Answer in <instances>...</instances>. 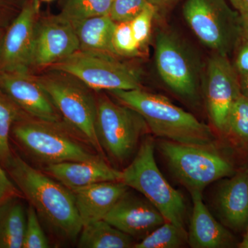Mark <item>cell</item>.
Listing matches in <instances>:
<instances>
[{
    "mask_svg": "<svg viewBox=\"0 0 248 248\" xmlns=\"http://www.w3.org/2000/svg\"><path fill=\"white\" fill-rule=\"evenodd\" d=\"M3 203H4V202H0V207H1V204H2Z\"/></svg>",
    "mask_w": 248,
    "mask_h": 248,
    "instance_id": "cell-41",
    "label": "cell"
},
{
    "mask_svg": "<svg viewBox=\"0 0 248 248\" xmlns=\"http://www.w3.org/2000/svg\"><path fill=\"white\" fill-rule=\"evenodd\" d=\"M112 44L116 55L120 56H138L141 51L134 37L130 22L116 23Z\"/></svg>",
    "mask_w": 248,
    "mask_h": 248,
    "instance_id": "cell-27",
    "label": "cell"
},
{
    "mask_svg": "<svg viewBox=\"0 0 248 248\" xmlns=\"http://www.w3.org/2000/svg\"><path fill=\"white\" fill-rule=\"evenodd\" d=\"M50 247L35 209L29 205L27 210V221L22 248Z\"/></svg>",
    "mask_w": 248,
    "mask_h": 248,
    "instance_id": "cell-28",
    "label": "cell"
},
{
    "mask_svg": "<svg viewBox=\"0 0 248 248\" xmlns=\"http://www.w3.org/2000/svg\"><path fill=\"white\" fill-rule=\"evenodd\" d=\"M149 4L147 0H113L109 16L115 23L130 22Z\"/></svg>",
    "mask_w": 248,
    "mask_h": 248,
    "instance_id": "cell-30",
    "label": "cell"
},
{
    "mask_svg": "<svg viewBox=\"0 0 248 248\" xmlns=\"http://www.w3.org/2000/svg\"><path fill=\"white\" fill-rule=\"evenodd\" d=\"M39 11V0H28L6 29L1 48L0 71L30 72Z\"/></svg>",
    "mask_w": 248,
    "mask_h": 248,
    "instance_id": "cell-12",
    "label": "cell"
},
{
    "mask_svg": "<svg viewBox=\"0 0 248 248\" xmlns=\"http://www.w3.org/2000/svg\"><path fill=\"white\" fill-rule=\"evenodd\" d=\"M120 181L143 195L166 221L185 228V200L159 170L155 159V141L152 137L142 140L132 162L121 171Z\"/></svg>",
    "mask_w": 248,
    "mask_h": 248,
    "instance_id": "cell-3",
    "label": "cell"
},
{
    "mask_svg": "<svg viewBox=\"0 0 248 248\" xmlns=\"http://www.w3.org/2000/svg\"><path fill=\"white\" fill-rule=\"evenodd\" d=\"M134 245L131 236L102 219L83 226L78 246L80 248H128Z\"/></svg>",
    "mask_w": 248,
    "mask_h": 248,
    "instance_id": "cell-21",
    "label": "cell"
},
{
    "mask_svg": "<svg viewBox=\"0 0 248 248\" xmlns=\"http://www.w3.org/2000/svg\"><path fill=\"white\" fill-rule=\"evenodd\" d=\"M24 117L22 110L0 89V164L5 169L14 155L9 143L13 126Z\"/></svg>",
    "mask_w": 248,
    "mask_h": 248,
    "instance_id": "cell-23",
    "label": "cell"
},
{
    "mask_svg": "<svg viewBox=\"0 0 248 248\" xmlns=\"http://www.w3.org/2000/svg\"><path fill=\"white\" fill-rule=\"evenodd\" d=\"M27 213L17 197L0 207V248H22Z\"/></svg>",
    "mask_w": 248,
    "mask_h": 248,
    "instance_id": "cell-22",
    "label": "cell"
},
{
    "mask_svg": "<svg viewBox=\"0 0 248 248\" xmlns=\"http://www.w3.org/2000/svg\"><path fill=\"white\" fill-rule=\"evenodd\" d=\"M36 76L54 105L70 126L97 152L103 153L96 132L97 100L92 89L63 72Z\"/></svg>",
    "mask_w": 248,
    "mask_h": 248,
    "instance_id": "cell-4",
    "label": "cell"
},
{
    "mask_svg": "<svg viewBox=\"0 0 248 248\" xmlns=\"http://www.w3.org/2000/svg\"><path fill=\"white\" fill-rule=\"evenodd\" d=\"M193 209L187 232V244L193 248L231 247L234 237L214 218L205 206L202 192H190Z\"/></svg>",
    "mask_w": 248,
    "mask_h": 248,
    "instance_id": "cell-18",
    "label": "cell"
},
{
    "mask_svg": "<svg viewBox=\"0 0 248 248\" xmlns=\"http://www.w3.org/2000/svg\"><path fill=\"white\" fill-rule=\"evenodd\" d=\"M238 13H248V0H228Z\"/></svg>",
    "mask_w": 248,
    "mask_h": 248,
    "instance_id": "cell-34",
    "label": "cell"
},
{
    "mask_svg": "<svg viewBox=\"0 0 248 248\" xmlns=\"http://www.w3.org/2000/svg\"><path fill=\"white\" fill-rule=\"evenodd\" d=\"M173 175L189 192H203L210 184L234 172L229 161L213 147L184 144L161 140L158 144Z\"/></svg>",
    "mask_w": 248,
    "mask_h": 248,
    "instance_id": "cell-7",
    "label": "cell"
},
{
    "mask_svg": "<svg viewBox=\"0 0 248 248\" xmlns=\"http://www.w3.org/2000/svg\"><path fill=\"white\" fill-rule=\"evenodd\" d=\"M156 10V8L153 5H147L146 7L130 22L134 37L141 49L146 46L149 40Z\"/></svg>",
    "mask_w": 248,
    "mask_h": 248,
    "instance_id": "cell-29",
    "label": "cell"
},
{
    "mask_svg": "<svg viewBox=\"0 0 248 248\" xmlns=\"http://www.w3.org/2000/svg\"><path fill=\"white\" fill-rule=\"evenodd\" d=\"M20 193L0 164V202H4L9 199L17 197Z\"/></svg>",
    "mask_w": 248,
    "mask_h": 248,
    "instance_id": "cell-32",
    "label": "cell"
},
{
    "mask_svg": "<svg viewBox=\"0 0 248 248\" xmlns=\"http://www.w3.org/2000/svg\"><path fill=\"white\" fill-rule=\"evenodd\" d=\"M79 39L80 49L116 55L112 38L116 23L109 16L71 22Z\"/></svg>",
    "mask_w": 248,
    "mask_h": 248,
    "instance_id": "cell-20",
    "label": "cell"
},
{
    "mask_svg": "<svg viewBox=\"0 0 248 248\" xmlns=\"http://www.w3.org/2000/svg\"><path fill=\"white\" fill-rule=\"evenodd\" d=\"M239 247L241 248H248V225L247 231H246V234H245L244 238H243L242 241L240 243Z\"/></svg>",
    "mask_w": 248,
    "mask_h": 248,
    "instance_id": "cell-38",
    "label": "cell"
},
{
    "mask_svg": "<svg viewBox=\"0 0 248 248\" xmlns=\"http://www.w3.org/2000/svg\"><path fill=\"white\" fill-rule=\"evenodd\" d=\"M147 1L157 9V8L164 7L171 4L174 0H147Z\"/></svg>",
    "mask_w": 248,
    "mask_h": 248,
    "instance_id": "cell-37",
    "label": "cell"
},
{
    "mask_svg": "<svg viewBox=\"0 0 248 248\" xmlns=\"http://www.w3.org/2000/svg\"><path fill=\"white\" fill-rule=\"evenodd\" d=\"M234 67L239 76L248 73V40L243 37L237 48Z\"/></svg>",
    "mask_w": 248,
    "mask_h": 248,
    "instance_id": "cell-33",
    "label": "cell"
},
{
    "mask_svg": "<svg viewBox=\"0 0 248 248\" xmlns=\"http://www.w3.org/2000/svg\"><path fill=\"white\" fill-rule=\"evenodd\" d=\"M242 24L244 37L248 40V13H239Z\"/></svg>",
    "mask_w": 248,
    "mask_h": 248,
    "instance_id": "cell-36",
    "label": "cell"
},
{
    "mask_svg": "<svg viewBox=\"0 0 248 248\" xmlns=\"http://www.w3.org/2000/svg\"><path fill=\"white\" fill-rule=\"evenodd\" d=\"M6 169L41 219L60 237L76 241L83 226L72 191L18 155H13Z\"/></svg>",
    "mask_w": 248,
    "mask_h": 248,
    "instance_id": "cell-1",
    "label": "cell"
},
{
    "mask_svg": "<svg viewBox=\"0 0 248 248\" xmlns=\"http://www.w3.org/2000/svg\"><path fill=\"white\" fill-rule=\"evenodd\" d=\"M120 182H103L71 190L82 226L104 219L114 205L128 191Z\"/></svg>",
    "mask_w": 248,
    "mask_h": 248,
    "instance_id": "cell-16",
    "label": "cell"
},
{
    "mask_svg": "<svg viewBox=\"0 0 248 248\" xmlns=\"http://www.w3.org/2000/svg\"><path fill=\"white\" fill-rule=\"evenodd\" d=\"M104 220L125 234L140 240L166 221L149 201L131 195L128 191Z\"/></svg>",
    "mask_w": 248,
    "mask_h": 248,
    "instance_id": "cell-15",
    "label": "cell"
},
{
    "mask_svg": "<svg viewBox=\"0 0 248 248\" xmlns=\"http://www.w3.org/2000/svg\"><path fill=\"white\" fill-rule=\"evenodd\" d=\"M203 93L213 126L221 133L227 131L230 111L241 94L239 74L227 55L215 53L209 60Z\"/></svg>",
    "mask_w": 248,
    "mask_h": 248,
    "instance_id": "cell-11",
    "label": "cell"
},
{
    "mask_svg": "<svg viewBox=\"0 0 248 248\" xmlns=\"http://www.w3.org/2000/svg\"><path fill=\"white\" fill-rule=\"evenodd\" d=\"M218 210L228 224L241 229L248 225V169L224 181L217 194Z\"/></svg>",
    "mask_w": 248,
    "mask_h": 248,
    "instance_id": "cell-19",
    "label": "cell"
},
{
    "mask_svg": "<svg viewBox=\"0 0 248 248\" xmlns=\"http://www.w3.org/2000/svg\"><path fill=\"white\" fill-rule=\"evenodd\" d=\"M123 105L138 112L149 131L162 140L196 146L213 147V131L195 116L161 94L141 89L110 91Z\"/></svg>",
    "mask_w": 248,
    "mask_h": 248,
    "instance_id": "cell-2",
    "label": "cell"
},
{
    "mask_svg": "<svg viewBox=\"0 0 248 248\" xmlns=\"http://www.w3.org/2000/svg\"><path fill=\"white\" fill-rule=\"evenodd\" d=\"M42 1H53V0H42Z\"/></svg>",
    "mask_w": 248,
    "mask_h": 248,
    "instance_id": "cell-40",
    "label": "cell"
},
{
    "mask_svg": "<svg viewBox=\"0 0 248 248\" xmlns=\"http://www.w3.org/2000/svg\"><path fill=\"white\" fill-rule=\"evenodd\" d=\"M239 84L241 94L248 98V73L239 76Z\"/></svg>",
    "mask_w": 248,
    "mask_h": 248,
    "instance_id": "cell-35",
    "label": "cell"
},
{
    "mask_svg": "<svg viewBox=\"0 0 248 248\" xmlns=\"http://www.w3.org/2000/svg\"><path fill=\"white\" fill-rule=\"evenodd\" d=\"M0 89L29 117L60 123V112L30 72L0 71Z\"/></svg>",
    "mask_w": 248,
    "mask_h": 248,
    "instance_id": "cell-14",
    "label": "cell"
},
{
    "mask_svg": "<svg viewBox=\"0 0 248 248\" xmlns=\"http://www.w3.org/2000/svg\"><path fill=\"white\" fill-rule=\"evenodd\" d=\"M6 32V29H0V60H1V48H2L3 40Z\"/></svg>",
    "mask_w": 248,
    "mask_h": 248,
    "instance_id": "cell-39",
    "label": "cell"
},
{
    "mask_svg": "<svg viewBox=\"0 0 248 248\" xmlns=\"http://www.w3.org/2000/svg\"><path fill=\"white\" fill-rule=\"evenodd\" d=\"M187 244L185 228L165 221L134 245V248H179Z\"/></svg>",
    "mask_w": 248,
    "mask_h": 248,
    "instance_id": "cell-24",
    "label": "cell"
},
{
    "mask_svg": "<svg viewBox=\"0 0 248 248\" xmlns=\"http://www.w3.org/2000/svg\"><path fill=\"white\" fill-rule=\"evenodd\" d=\"M45 172L70 190L96 183L120 181L121 173V171L111 168L99 156L88 161L46 165Z\"/></svg>",
    "mask_w": 248,
    "mask_h": 248,
    "instance_id": "cell-17",
    "label": "cell"
},
{
    "mask_svg": "<svg viewBox=\"0 0 248 248\" xmlns=\"http://www.w3.org/2000/svg\"><path fill=\"white\" fill-rule=\"evenodd\" d=\"M227 130L244 141H248V98L239 96L228 115Z\"/></svg>",
    "mask_w": 248,
    "mask_h": 248,
    "instance_id": "cell-26",
    "label": "cell"
},
{
    "mask_svg": "<svg viewBox=\"0 0 248 248\" xmlns=\"http://www.w3.org/2000/svg\"><path fill=\"white\" fill-rule=\"evenodd\" d=\"M183 15L196 37L215 53L229 56L244 37L239 13L225 0H186Z\"/></svg>",
    "mask_w": 248,
    "mask_h": 248,
    "instance_id": "cell-6",
    "label": "cell"
},
{
    "mask_svg": "<svg viewBox=\"0 0 248 248\" xmlns=\"http://www.w3.org/2000/svg\"><path fill=\"white\" fill-rule=\"evenodd\" d=\"M80 50L73 24L61 14L37 21L32 68H45Z\"/></svg>",
    "mask_w": 248,
    "mask_h": 248,
    "instance_id": "cell-13",
    "label": "cell"
},
{
    "mask_svg": "<svg viewBox=\"0 0 248 248\" xmlns=\"http://www.w3.org/2000/svg\"><path fill=\"white\" fill-rule=\"evenodd\" d=\"M113 0H66L61 13L70 22L109 16Z\"/></svg>",
    "mask_w": 248,
    "mask_h": 248,
    "instance_id": "cell-25",
    "label": "cell"
},
{
    "mask_svg": "<svg viewBox=\"0 0 248 248\" xmlns=\"http://www.w3.org/2000/svg\"><path fill=\"white\" fill-rule=\"evenodd\" d=\"M23 117L13 126V136L32 157L46 165L97 158L81 141L58 125Z\"/></svg>",
    "mask_w": 248,
    "mask_h": 248,
    "instance_id": "cell-5",
    "label": "cell"
},
{
    "mask_svg": "<svg viewBox=\"0 0 248 248\" xmlns=\"http://www.w3.org/2000/svg\"><path fill=\"white\" fill-rule=\"evenodd\" d=\"M28 0H0V29H6Z\"/></svg>",
    "mask_w": 248,
    "mask_h": 248,
    "instance_id": "cell-31",
    "label": "cell"
},
{
    "mask_svg": "<svg viewBox=\"0 0 248 248\" xmlns=\"http://www.w3.org/2000/svg\"><path fill=\"white\" fill-rule=\"evenodd\" d=\"M96 132L102 151L123 164L138 151L140 140L150 131L138 112L103 96L97 101Z\"/></svg>",
    "mask_w": 248,
    "mask_h": 248,
    "instance_id": "cell-9",
    "label": "cell"
},
{
    "mask_svg": "<svg viewBox=\"0 0 248 248\" xmlns=\"http://www.w3.org/2000/svg\"><path fill=\"white\" fill-rule=\"evenodd\" d=\"M114 56L80 49L48 68L75 77L93 91L141 89L138 72Z\"/></svg>",
    "mask_w": 248,
    "mask_h": 248,
    "instance_id": "cell-8",
    "label": "cell"
},
{
    "mask_svg": "<svg viewBox=\"0 0 248 248\" xmlns=\"http://www.w3.org/2000/svg\"><path fill=\"white\" fill-rule=\"evenodd\" d=\"M156 68L164 84L187 100L198 95L199 74L190 54L175 36L161 32L155 45Z\"/></svg>",
    "mask_w": 248,
    "mask_h": 248,
    "instance_id": "cell-10",
    "label": "cell"
}]
</instances>
